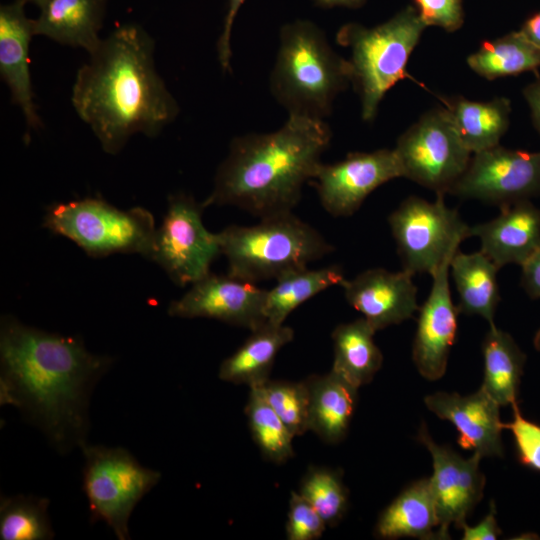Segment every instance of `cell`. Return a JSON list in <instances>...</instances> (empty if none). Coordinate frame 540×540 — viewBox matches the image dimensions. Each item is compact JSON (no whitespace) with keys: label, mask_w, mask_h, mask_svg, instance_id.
<instances>
[{"label":"cell","mask_w":540,"mask_h":540,"mask_svg":"<svg viewBox=\"0 0 540 540\" xmlns=\"http://www.w3.org/2000/svg\"><path fill=\"white\" fill-rule=\"evenodd\" d=\"M112 363L78 337L1 319L0 403L19 409L61 454L87 443L90 396Z\"/></svg>","instance_id":"1"},{"label":"cell","mask_w":540,"mask_h":540,"mask_svg":"<svg viewBox=\"0 0 540 540\" xmlns=\"http://www.w3.org/2000/svg\"><path fill=\"white\" fill-rule=\"evenodd\" d=\"M155 43L140 25L114 29L76 74L72 104L102 149L120 152L131 136H157L180 108L158 74Z\"/></svg>","instance_id":"2"},{"label":"cell","mask_w":540,"mask_h":540,"mask_svg":"<svg viewBox=\"0 0 540 540\" xmlns=\"http://www.w3.org/2000/svg\"><path fill=\"white\" fill-rule=\"evenodd\" d=\"M331 139L325 121L296 116L276 131L234 137L202 204L236 206L259 218L292 212Z\"/></svg>","instance_id":"3"},{"label":"cell","mask_w":540,"mask_h":540,"mask_svg":"<svg viewBox=\"0 0 540 540\" xmlns=\"http://www.w3.org/2000/svg\"><path fill=\"white\" fill-rule=\"evenodd\" d=\"M351 84V67L314 22L284 24L269 76L272 96L288 116L325 121L339 93Z\"/></svg>","instance_id":"4"},{"label":"cell","mask_w":540,"mask_h":540,"mask_svg":"<svg viewBox=\"0 0 540 540\" xmlns=\"http://www.w3.org/2000/svg\"><path fill=\"white\" fill-rule=\"evenodd\" d=\"M218 238L227 274L252 283L305 268L333 251L315 228L293 212L260 218L252 226H228Z\"/></svg>","instance_id":"5"},{"label":"cell","mask_w":540,"mask_h":540,"mask_svg":"<svg viewBox=\"0 0 540 540\" xmlns=\"http://www.w3.org/2000/svg\"><path fill=\"white\" fill-rule=\"evenodd\" d=\"M426 28L412 4L374 27L349 22L339 28L336 41L350 50L351 85L363 121H373L385 94L407 77L408 60Z\"/></svg>","instance_id":"6"},{"label":"cell","mask_w":540,"mask_h":540,"mask_svg":"<svg viewBox=\"0 0 540 540\" xmlns=\"http://www.w3.org/2000/svg\"><path fill=\"white\" fill-rule=\"evenodd\" d=\"M43 225L92 257L136 253L147 259H151L157 229L148 210H121L100 198L54 204L47 209Z\"/></svg>","instance_id":"7"},{"label":"cell","mask_w":540,"mask_h":540,"mask_svg":"<svg viewBox=\"0 0 540 540\" xmlns=\"http://www.w3.org/2000/svg\"><path fill=\"white\" fill-rule=\"evenodd\" d=\"M83 491L92 523L103 521L119 540L130 539L128 522L138 502L161 479V473L142 466L121 447L85 443Z\"/></svg>","instance_id":"8"},{"label":"cell","mask_w":540,"mask_h":540,"mask_svg":"<svg viewBox=\"0 0 540 540\" xmlns=\"http://www.w3.org/2000/svg\"><path fill=\"white\" fill-rule=\"evenodd\" d=\"M444 196L437 193L434 202L410 196L388 217L403 270L413 275H431L468 238L469 226L456 209L446 206Z\"/></svg>","instance_id":"9"},{"label":"cell","mask_w":540,"mask_h":540,"mask_svg":"<svg viewBox=\"0 0 540 540\" xmlns=\"http://www.w3.org/2000/svg\"><path fill=\"white\" fill-rule=\"evenodd\" d=\"M394 151L403 177L436 194L449 193L472 157L444 106L425 112L399 136Z\"/></svg>","instance_id":"10"},{"label":"cell","mask_w":540,"mask_h":540,"mask_svg":"<svg viewBox=\"0 0 540 540\" xmlns=\"http://www.w3.org/2000/svg\"><path fill=\"white\" fill-rule=\"evenodd\" d=\"M202 203L177 193L168 198L166 214L156 229L151 259L177 285L193 284L210 273V266L221 254L218 233L202 222Z\"/></svg>","instance_id":"11"},{"label":"cell","mask_w":540,"mask_h":540,"mask_svg":"<svg viewBox=\"0 0 540 540\" xmlns=\"http://www.w3.org/2000/svg\"><path fill=\"white\" fill-rule=\"evenodd\" d=\"M449 194L499 207L540 196V151L497 145L474 153Z\"/></svg>","instance_id":"12"},{"label":"cell","mask_w":540,"mask_h":540,"mask_svg":"<svg viewBox=\"0 0 540 540\" xmlns=\"http://www.w3.org/2000/svg\"><path fill=\"white\" fill-rule=\"evenodd\" d=\"M403 177L394 149L352 152L338 162L320 163L312 180L322 207L334 217L354 214L382 184Z\"/></svg>","instance_id":"13"},{"label":"cell","mask_w":540,"mask_h":540,"mask_svg":"<svg viewBox=\"0 0 540 540\" xmlns=\"http://www.w3.org/2000/svg\"><path fill=\"white\" fill-rule=\"evenodd\" d=\"M266 292L256 283L210 272L172 301L167 311L172 317L215 319L251 331L267 321Z\"/></svg>","instance_id":"14"},{"label":"cell","mask_w":540,"mask_h":540,"mask_svg":"<svg viewBox=\"0 0 540 540\" xmlns=\"http://www.w3.org/2000/svg\"><path fill=\"white\" fill-rule=\"evenodd\" d=\"M418 440L432 457L433 474L429 483L437 508L440 538L449 539L450 525L461 529L483 496L485 477L479 468L482 457L473 453L465 459L450 447L438 445L425 424L421 425Z\"/></svg>","instance_id":"15"},{"label":"cell","mask_w":540,"mask_h":540,"mask_svg":"<svg viewBox=\"0 0 540 540\" xmlns=\"http://www.w3.org/2000/svg\"><path fill=\"white\" fill-rule=\"evenodd\" d=\"M448 260L432 274L431 291L419 308L412 357L422 377L438 380L446 372L450 350L457 333V306L448 281Z\"/></svg>","instance_id":"16"},{"label":"cell","mask_w":540,"mask_h":540,"mask_svg":"<svg viewBox=\"0 0 540 540\" xmlns=\"http://www.w3.org/2000/svg\"><path fill=\"white\" fill-rule=\"evenodd\" d=\"M413 274L372 268L340 286L347 302L369 322L375 331L410 319L419 310Z\"/></svg>","instance_id":"17"},{"label":"cell","mask_w":540,"mask_h":540,"mask_svg":"<svg viewBox=\"0 0 540 540\" xmlns=\"http://www.w3.org/2000/svg\"><path fill=\"white\" fill-rule=\"evenodd\" d=\"M424 403L437 417L455 426L463 449L481 457L503 455L500 405L482 388L467 396L437 392L426 396Z\"/></svg>","instance_id":"18"},{"label":"cell","mask_w":540,"mask_h":540,"mask_svg":"<svg viewBox=\"0 0 540 540\" xmlns=\"http://www.w3.org/2000/svg\"><path fill=\"white\" fill-rule=\"evenodd\" d=\"M25 2L14 0L0 6V74L7 84L11 100L26 120L27 130L42 126L34 103L29 67V46L34 33V19L25 14Z\"/></svg>","instance_id":"19"},{"label":"cell","mask_w":540,"mask_h":540,"mask_svg":"<svg viewBox=\"0 0 540 540\" xmlns=\"http://www.w3.org/2000/svg\"><path fill=\"white\" fill-rule=\"evenodd\" d=\"M468 237H478L481 250L500 269L522 265L540 246V209L530 200L500 207V214L469 226Z\"/></svg>","instance_id":"20"},{"label":"cell","mask_w":540,"mask_h":540,"mask_svg":"<svg viewBox=\"0 0 540 540\" xmlns=\"http://www.w3.org/2000/svg\"><path fill=\"white\" fill-rule=\"evenodd\" d=\"M106 0H48L34 19L35 36L93 52L102 38Z\"/></svg>","instance_id":"21"},{"label":"cell","mask_w":540,"mask_h":540,"mask_svg":"<svg viewBox=\"0 0 540 540\" xmlns=\"http://www.w3.org/2000/svg\"><path fill=\"white\" fill-rule=\"evenodd\" d=\"M305 381L309 390V431L325 443L341 442L356 408L358 388L332 369Z\"/></svg>","instance_id":"22"},{"label":"cell","mask_w":540,"mask_h":540,"mask_svg":"<svg viewBox=\"0 0 540 540\" xmlns=\"http://www.w3.org/2000/svg\"><path fill=\"white\" fill-rule=\"evenodd\" d=\"M293 338L294 330L291 327L266 321L251 330L245 342L223 360L219 378L249 388L262 385L269 380L277 354Z\"/></svg>","instance_id":"23"},{"label":"cell","mask_w":540,"mask_h":540,"mask_svg":"<svg viewBox=\"0 0 540 540\" xmlns=\"http://www.w3.org/2000/svg\"><path fill=\"white\" fill-rule=\"evenodd\" d=\"M375 535L382 539H441L429 479L413 482L382 511L375 526Z\"/></svg>","instance_id":"24"},{"label":"cell","mask_w":540,"mask_h":540,"mask_svg":"<svg viewBox=\"0 0 540 540\" xmlns=\"http://www.w3.org/2000/svg\"><path fill=\"white\" fill-rule=\"evenodd\" d=\"M442 101L462 142L472 154L499 145L509 128L511 102L506 97L473 101L453 96Z\"/></svg>","instance_id":"25"},{"label":"cell","mask_w":540,"mask_h":540,"mask_svg":"<svg viewBox=\"0 0 540 540\" xmlns=\"http://www.w3.org/2000/svg\"><path fill=\"white\" fill-rule=\"evenodd\" d=\"M450 270L459 296L458 311L466 315H479L489 326L500 300L497 283V265L482 251H457L450 261Z\"/></svg>","instance_id":"26"},{"label":"cell","mask_w":540,"mask_h":540,"mask_svg":"<svg viewBox=\"0 0 540 540\" xmlns=\"http://www.w3.org/2000/svg\"><path fill=\"white\" fill-rule=\"evenodd\" d=\"M374 328L363 317L342 323L332 332V370L355 387L372 381L382 366L383 356L374 342Z\"/></svg>","instance_id":"27"},{"label":"cell","mask_w":540,"mask_h":540,"mask_svg":"<svg viewBox=\"0 0 540 540\" xmlns=\"http://www.w3.org/2000/svg\"><path fill=\"white\" fill-rule=\"evenodd\" d=\"M484 379L481 388L500 406L517 402L526 355L510 334L489 326L482 343Z\"/></svg>","instance_id":"28"},{"label":"cell","mask_w":540,"mask_h":540,"mask_svg":"<svg viewBox=\"0 0 540 540\" xmlns=\"http://www.w3.org/2000/svg\"><path fill=\"white\" fill-rule=\"evenodd\" d=\"M344 279L343 270L336 265L320 269L305 267L281 275L276 279L275 286L266 292V320L274 324H284L298 306L323 290L340 285Z\"/></svg>","instance_id":"29"},{"label":"cell","mask_w":540,"mask_h":540,"mask_svg":"<svg viewBox=\"0 0 540 540\" xmlns=\"http://www.w3.org/2000/svg\"><path fill=\"white\" fill-rule=\"evenodd\" d=\"M469 68L487 80L537 71L540 67V48L531 43L519 30L481 44L470 54Z\"/></svg>","instance_id":"30"},{"label":"cell","mask_w":540,"mask_h":540,"mask_svg":"<svg viewBox=\"0 0 540 540\" xmlns=\"http://www.w3.org/2000/svg\"><path fill=\"white\" fill-rule=\"evenodd\" d=\"M49 500L34 495L1 496V540H49L54 531L48 515Z\"/></svg>","instance_id":"31"},{"label":"cell","mask_w":540,"mask_h":540,"mask_svg":"<svg viewBox=\"0 0 540 540\" xmlns=\"http://www.w3.org/2000/svg\"><path fill=\"white\" fill-rule=\"evenodd\" d=\"M245 413L252 437L263 457L275 464H282L294 456V436L258 387L250 388Z\"/></svg>","instance_id":"32"},{"label":"cell","mask_w":540,"mask_h":540,"mask_svg":"<svg viewBox=\"0 0 540 540\" xmlns=\"http://www.w3.org/2000/svg\"><path fill=\"white\" fill-rule=\"evenodd\" d=\"M298 493L313 506L327 526L337 525L347 512L349 494L340 471L311 467L302 478Z\"/></svg>","instance_id":"33"},{"label":"cell","mask_w":540,"mask_h":540,"mask_svg":"<svg viewBox=\"0 0 540 540\" xmlns=\"http://www.w3.org/2000/svg\"><path fill=\"white\" fill-rule=\"evenodd\" d=\"M256 387L294 437L309 431V390L305 380L269 379Z\"/></svg>","instance_id":"34"},{"label":"cell","mask_w":540,"mask_h":540,"mask_svg":"<svg viewBox=\"0 0 540 540\" xmlns=\"http://www.w3.org/2000/svg\"><path fill=\"white\" fill-rule=\"evenodd\" d=\"M326 523L298 491L291 492L285 525L288 540H317L326 530Z\"/></svg>","instance_id":"35"},{"label":"cell","mask_w":540,"mask_h":540,"mask_svg":"<svg viewBox=\"0 0 540 540\" xmlns=\"http://www.w3.org/2000/svg\"><path fill=\"white\" fill-rule=\"evenodd\" d=\"M513 419L503 423V429L511 431L519 462L540 472V425L522 416L517 402L512 405Z\"/></svg>","instance_id":"36"},{"label":"cell","mask_w":540,"mask_h":540,"mask_svg":"<svg viewBox=\"0 0 540 540\" xmlns=\"http://www.w3.org/2000/svg\"><path fill=\"white\" fill-rule=\"evenodd\" d=\"M423 23L455 32L464 24L462 0H413L412 4Z\"/></svg>","instance_id":"37"},{"label":"cell","mask_w":540,"mask_h":540,"mask_svg":"<svg viewBox=\"0 0 540 540\" xmlns=\"http://www.w3.org/2000/svg\"><path fill=\"white\" fill-rule=\"evenodd\" d=\"M246 0H227V9L224 17L221 34L217 41V55L221 68L231 72V34L234 20Z\"/></svg>","instance_id":"38"},{"label":"cell","mask_w":540,"mask_h":540,"mask_svg":"<svg viewBox=\"0 0 540 540\" xmlns=\"http://www.w3.org/2000/svg\"><path fill=\"white\" fill-rule=\"evenodd\" d=\"M464 540H494L501 534V530L496 520V507L494 502L490 503L489 513L483 520L475 526H468L467 523L461 527Z\"/></svg>","instance_id":"39"},{"label":"cell","mask_w":540,"mask_h":540,"mask_svg":"<svg viewBox=\"0 0 540 540\" xmlns=\"http://www.w3.org/2000/svg\"><path fill=\"white\" fill-rule=\"evenodd\" d=\"M521 284L533 299L540 298V246L521 265Z\"/></svg>","instance_id":"40"},{"label":"cell","mask_w":540,"mask_h":540,"mask_svg":"<svg viewBox=\"0 0 540 540\" xmlns=\"http://www.w3.org/2000/svg\"><path fill=\"white\" fill-rule=\"evenodd\" d=\"M522 93L530 108L533 125L540 133V78L526 85Z\"/></svg>","instance_id":"41"},{"label":"cell","mask_w":540,"mask_h":540,"mask_svg":"<svg viewBox=\"0 0 540 540\" xmlns=\"http://www.w3.org/2000/svg\"><path fill=\"white\" fill-rule=\"evenodd\" d=\"M519 31L535 46L540 48V10L529 16Z\"/></svg>","instance_id":"42"},{"label":"cell","mask_w":540,"mask_h":540,"mask_svg":"<svg viewBox=\"0 0 540 540\" xmlns=\"http://www.w3.org/2000/svg\"><path fill=\"white\" fill-rule=\"evenodd\" d=\"M317 7L330 9L334 7H344L349 9L361 8L367 0H311Z\"/></svg>","instance_id":"43"},{"label":"cell","mask_w":540,"mask_h":540,"mask_svg":"<svg viewBox=\"0 0 540 540\" xmlns=\"http://www.w3.org/2000/svg\"><path fill=\"white\" fill-rule=\"evenodd\" d=\"M533 343H534V347L540 351V329L536 332L535 336H534V340H533Z\"/></svg>","instance_id":"44"},{"label":"cell","mask_w":540,"mask_h":540,"mask_svg":"<svg viewBox=\"0 0 540 540\" xmlns=\"http://www.w3.org/2000/svg\"><path fill=\"white\" fill-rule=\"evenodd\" d=\"M25 3H33L41 8L48 0H21Z\"/></svg>","instance_id":"45"}]
</instances>
